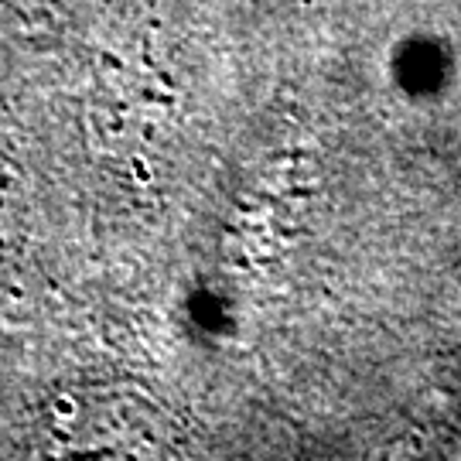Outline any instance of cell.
<instances>
[{"mask_svg":"<svg viewBox=\"0 0 461 461\" xmlns=\"http://www.w3.org/2000/svg\"><path fill=\"white\" fill-rule=\"evenodd\" d=\"M32 441L49 458H165L182 445V424L137 386L72 383L41 400Z\"/></svg>","mask_w":461,"mask_h":461,"instance_id":"obj_1","label":"cell"}]
</instances>
